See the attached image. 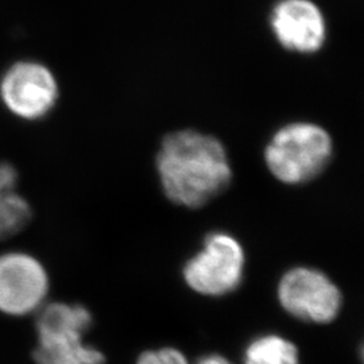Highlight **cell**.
I'll return each instance as SVG.
<instances>
[{
	"label": "cell",
	"mask_w": 364,
	"mask_h": 364,
	"mask_svg": "<svg viewBox=\"0 0 364 364\" xmlns=\"http://www.w3.org/2000/svg\"><path fill=\"white\" fill-rule=\"evenodd\" d=\"M247 270L243 243L228 231H210L201 246L183 262V284L191 291L207 299H223L239 290Z\"/></svg>",
	"instance_id": "4"
},
{
	"label": "cell",
	"mask_w": 364,
	"mask_h": 364,
	"mask_svg": "<svg viewBox=\"0 0 364 364\" xmlns=\"http://www.w3.org/2000/svg\"><path fill=\"white\" fill-rule=\"evenodd\" d=\"M34 219V209L19 189L0 195V242L23 234Z\"/></svg>",
	"instance_id": "10"
},
{
	"label": "cell",
	"mask_w": 364,
	"mask_h": 364,
	"mask_svg": "<svg viewBox=\"0 0 364 364\" xmlns=\"http://www.w3.org/2000/svg\"><path fill=\"white\" fill-rule=\"evenodd\" d=\"M60 99V84L49 66L21 60L0 76V103L22 122L34 123L49 117Z\"/></svg>",
	"instance_id": "7"
},
{
	"label": "cell",
	"mask_w": 364,
	"mask_h": 364,
	"mask_svg": "<svg viewBox=\"0 0 364 364\" xmlns=\"http://www.w3.org/2000/svg\"><path fill=\"white\" fill-rule=\"evenodd\" d=\"M93 313L80 302L49 301L34 316V364H105V352L87 340Z\"/></svg>",
	"instance_id": "2"
},
{
	"label": "cell",
	"mask_w": 364,
	"mask_h": 364,
	"mask_svg": "<svg viewBox=\"0 0 364 364\" xmlns=\"http://www.w3.org/2000/svg\"><path fill=\"white\" fill-rule=\"evenodd\" d=\"M335 144L321 124L296 120L274 131L263 150V162L275 181L301 186L317 180L331 165Z\"/></svg>",
	"instance_id": "3"
},
{
	"label": "cell",
	"mask_w": 364,
	"mask_h": 364,
	"mask_svg": "<svg viewBox=\"0 0 364 364\" xmlns=\"http://www.w3.org/2000/svg\"><path fill=\"white\" fill-rule=\"evenodd\" d=\"M154 165L162 193L181 208H204L234 181L224 144L215 135L193 129L166 134L156 150Z\"/></svg>",
	"instance_id": "1"
},
{
	"label": "cell",
	"mask_w": 364,
	"mask_h": 364,
	"mask_svg": "<svg viewBox=\"0 0 364 364\" xmlns=\"http://www.w3.org/2000/svg\"><path fill=\"white\" fill-rule=\"evenodd\" d=\"M269 25L274 38L287 52L314 54L326 45V16L313 0H278Z\"/></svg>",
	"instance_id": "8"
},
{
	"label": "cell",
	"mask_w": 364,
	"mask_h": 364,
	"mask_svg": "<svg viewBox=\"0 0 364 364\" xmlns=\"http://www.w3.org/2000/svg\"><path fill=\"white\" fill-rule=\"evenodd\" d=\"M19 188V171L9 161H0V193Z\"/></svg>",
	"instance_id": "12"
},
{
	"label": "cell",
	"mask_w": 364,
	"mask_h": 364,
	"mask_svg": "<svg viewBox=\"0 0 364 364\" xmlns=\"http://www.w3.org/2000/svg\"><path fill=\"white\" fill-rule=\"evenodd\" d=\"M242 364H301V352L291 338L278 332H264L248 341Z\"/></svg>",
	"instance_id": "9"
},
{
	"label": "cell",
	"mask_w": 364,
	"mask_h": 364,
	"mask_svg": "<svg viewBox=\"0 0 364 364\" xmlns=\"http://www.w3.org/2000/svg\"><path fill=\"white\" fill-rule=\"evenodd\" d=\"M134 364H192L183 352L171 346L141 352Z\"/></svg>",
	"instance_id": "11"
},
{
	"label": "cell",
	"mask_w": 364,
	"mask_h": 364,
	"mask_svg": "<svg viewBox=\"0 0 364 364\" xmlns=\"http://www.w3.org/2000/svg\"><path fill=\"white\" fill-rule=\"evenodd\" d=\"M275 294L287 316L314 326L335 323L344 306L338 284L326 272L306 264L287 269L278 279Z\"/></svg>",
	"instance_id": "5"
},
{
	"label": "cell",
	"mask_w": 364,
	"mask_h": 364,
	"mask_svg": "<svg viewBox=\"0 0 364 364\" xmlns=\"http://www.w3.org/2000/svg\"><path fill=\"white\" fill-rule=\"evenodd\" d=\"M52 278L45 263L26 250L0 252V314L34 317L50 301Z\"/></svg>",
	"instance_id": "6"
},
{
	"label": "cell",
	"mask_w": 364,
	"mask_h": 364,
	"mask_svg": "<svg viewBox=\"0 0 364 364\" xmlns=\"http://www.w3.org/2000/svg\"><path fill=\"white\" fill-rule=\"evenodd\" d=\"M195 364H236L227 358L223 353H218V352H210V353H205L203 356H200Z\"/></svg>",
	"instance_id": "13"
}]
</instances>
